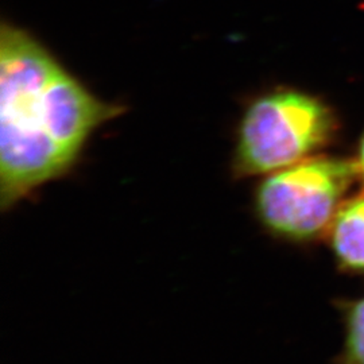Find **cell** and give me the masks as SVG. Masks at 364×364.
Segmentation results:
<instances>
[{
  "instance_id": "1",
  "label": "cell",
  "mask_w": 364,
  "mask_h": 364,
  "mask_svg": "<svg viewBox=\"0 0 364 364\" xmlns=\"http://www.w3.org/2000/svg\"><path fill=\"white\" fill-rule=\"evenodd\" d=\"M123 108L100 100L26 30L0 28V203L7 209L72 169Z\"/></svg>"
},
{
  "instance_id": "2",
  "label": "cell",
  "mask_w": 364,
  "mask_h": 364,
  "mask_svg": "<svg viewBox=\"0 0 364 364\" xmlns=\"http://www.w3.org/2000/svg\"><path fill=\"white\" fill-rule=\"evenodd\" d=\"M340 122L317 96L278 88L257 97L240 119L235 144L237 177L267 176L285 169L332 144Z\"/></svg>"
},
{
  "instance_id": "3",
  "label": "cell",
  "mask_w": 364,
  "mask_h": 364,
  "mask_svg": "<svg viewBox=\"0 0 364 364\" xmlns=\"http://www.w3.org/2000/svg\"><path fill=\"white\" fill-rule=\"evenodd\" d=\"M356 178L353 159L313 156L264 176L255 192V210L274 235L309 242L329 231Z\"/></svg>"
},
{
  "instance_id": "4",
  "label": "cell",
  "mask_w": 364,
  "mask_h": 364,
  "mask_svg": "<svg viewBox=\"0 0 364 364\" xmlns=\"http://www.w3.org/2000/svg\"><path fill=\"white\" fill-rule=\"evenodd\" d=\"M328 235L338 264L364 272V192L341 204Z\"/></svg>"
},
{
  "instance_id": "5",
  "label": "cell",
  "mask_w": 364,
  "mask_h": 364,
  "mask_svg": "<svg viewBox=\"0 0 364 364\" xmlns=\"http://www.w3.org/2000/svg\"><path fill=\"white\" fill-rule=\"evenodd\" d=\"M346 348L340 364H364V299L347 305Z\"/></svg>"
},
{
  "instance_id": "6",
  "label": "cell",
  "mask_w": 364,
  "mask_h": 364,
  "mask_svg": "<svg viewBox=\"0 0 364 364\" xmlns=\"http://www.w3.org/2000/svg\"><path fill=\"white\" fill-rule=\"evenodd\" d=\"M353 161H355V165H356L358 178L364 183V134L360 142H359L358 154H356V158Z\"/></svg>"
}]
</instances>
